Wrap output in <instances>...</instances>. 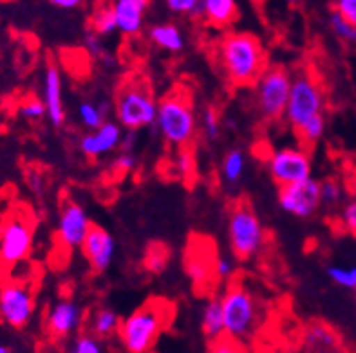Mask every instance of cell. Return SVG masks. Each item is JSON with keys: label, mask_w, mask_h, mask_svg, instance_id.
Returning <instances> with one entry per match:
<instances>
[{"label": "cell", "mask_w": 356, "mask_h": 353, "mask_svg": "<svg viewBox=\"0 0 356 353\" xmlns=\"http://www.w3.org/2000/svg\"><path fill=\"white\" fill-rule=\"evenodd\" d=\"M327 276L333 283H337L342 289H349L353 291L356 286V267H327Z\"/></svg>", "instance_id": "d6a6232c"}, {"label": "cell", "mask_w": 356, "mask_h": 353, "mask_svg": "<svg viewBox=\"0 0 356 353\" xmlns=\"http://www.w3.org/2000/svg\"><path fill=\"white\" fill-rule=\"evenodd\" d=\"M83 312L72 300H60L45 313V330L53 339H67L80 330Z\"/></svg>", "instance_id": "2e32d148"}, {"label": "cell", "mask_w": 356, "mask_h": 353, "mask_svg": "<svg viewBox=\"0 0 356 353\" xmlns=\"http://www.w3.org/2000/svg\"><path fill=\"white\" fill-rule=\"evenodd\" d=\"M217 62L232 87H253L268 67V54L257 36L234 31L217 45Z\"/></svg>", "instance_id": "6da1fadb"}, {"label": "cell", "mask_w": 356, "mask_h": 353, "mask_svg": "<svg viewBox=\"0 0 356 353\" xmlns=\"http://www.w3.org/2000/svg\"><path fill=\"white\" fill-rule=\"evenodd\" d=\"M324 107L325 101L321 83L309 71L298 72L291 80L288 105L284 110L286 123L293 130H297L307 119L324 114Z\"/></svg>", "instance_id": "52a82bcc"}, {"label": "cell", "mask_w": 356, "mask_h": 353, "mask_svg": "<svg viewBox=\"0 0 356 353\" xmlns=\"http://www.w3.org/2000/svg\"><path fill=\"white\" fill-rule=\"evenodd\" d=\"M174 166H176L177 177H181V179H192V177H195L197 162H195L194 150H192L190 146L179 148Z\"/></svg>", "instance_id": "4dcf8cb0"}, {"label": "cell", "mask_w": 356, "mask_h": 353, "mask_svg": "<svg viewBox=\"0 0 356 353\" xmlns=\"http://www.w3.org/2000/svg\"><path fill=\"white\" fill-rule=\"evenodd\" d=\"M9 352H11V348H9V346L0 345V353H9Z\"/></svg>", "instance_id": "bcb514c9"}, {"label": "cell", "mask_w": 356, "mask_h": 353, "mask_svg": "<svg viewBox=\"0 0 356 353\" xmlns=\"http://www.w3.org/2000/svg\"><path fill=\"white\" fill-rule=\"evenodd\" d=\"M339 13L356 24V0H334V8Z\"/></svg>", "instance_id": "b9f144b4"}, {"label": "cell", "mask_w": 356, "mask_h": 353, "mask_svg": "<svg viewBox=\"0 0 356 353\" xmlns=\"http://www.w3.org/2000/svg\"><path fill=\"white\" fill-rule=\"evenodd\" d=\"M44 103L47 110V119L53 126H62L65 123V105H63V81L62 72L54 63H47L44 72Z\"/></svg>", "instance_id": "ac0fdd59"}, {"label": "cell", "mask_w": 356, "mask_h": 353, "mask_svg": "<svg viewBox=\"0 0 356 353\" xmlns=\"http://www.w3.org/2000/svg\"><path fill=\"white\" fill-rule=\"evenodd\" d=\"M149 36L156 47L167 51V53H181L185 49V35L176 24H156L150 27Z\"/></svg>", "instance_id": "44dd1931"}, {"label": "cell", "mask_w": 356, "mask_h": 353, "mask_svg": "<svg viewBox=\"0 0 356 353\" xmlns=\"http://www.w3.org/2000/svg\"><path fill=\"white\" fill-rule=\"evenodd\" d=\"M221 304L226 336L241 346L248 345L261 322V309L253 292L243 283L234 282L222 294Z\"/></svg>", "instance_id": "5b68a950"}, {"label": "cell", "mask_w": 356, "mask_h": 353, "mask_svg": "<svg viewBox=\"0 0 356 353\" xmlns=\"http://www.w3.org/2000/svg\"><path fill=\"white\" fill-rule=\"evenodd\" d=\"M201 17L208 26L226 29L239 17V0H201Z\"/></svg>", "instance_id": "ffe728a7"}, {"label": "cell", "mask_w": 356, "mask_h": 353, "mask_svg": "<svg viewBox=\"0 0 356 353\" xmlns=\"http://www.w3.org/2000/svg\"><path fill=\"white\" fill-rule=\"evenodd\" d=\"M286 2H288L289 6H298L300 2H302V0H286Z\"/></svg>", "instance_id": "7dc6e473"}, {"label": "cell", "mask_w": 356, "mask_h": 353, "mask_svg": "<svg viewBox=\"0 0 356 353\" xmlns=\"http://www.w3.org/2000/svg\"><path fill=\"white\" fill-rule=\"evenodd\" d=\"M266 229L248 202H237L228 216V243L239 261H248L266 246Z\"/></svg>", "instance_id": "8992f818"}, {"label": "cell", "mask_w": 356, "mask_h": 353, "mask_svg": "<svg viewBox=\"0 0 356 353\" xmlns=\"http://www.w3.org/2000/svg\"><path fill=\"white\" fill-rule=\"evenodd\" d=\"M237 273V258L230 256H217L216 259V276L217 279H232Z\"/></svg>", "instance_id": "74e56055"}, {"label": "cell", "mask_w": 356, "mask_h": 353, "mask_svg": "<svg viewBox=\"0 0 356 353\" xmlns=\"http://www.w3.org/2000/svg\"><path fill=\"white\" fill-rule=\"evenodd\" d=\"M321 197L325 206H337L342 200V186L333 179L324 180L321 182Z\"/></svg>", "instance_id": "8d00e7d4"}, {"label": "cell", "mask_w": 356, "mask_h": 353, "mask_svg": "<svg viewBox=\"0 0 356 353\" xmlns=\"http://www.w3.org/2000/svg\"><path fill=\"white\" fill-rule=\"evenodd\" d=\"M35 313V294L31 286L8 282L0 286V319L15 330L26 328Z\"/></svg>", "instance_id": "30bf717a"}, {"label": "cell", "mask_w": 356, "mask_h": 353, "mask_svg": "<svg viewBox=\"0 0 356 353\" xmlns=\"http://www.w3.org/2000/svg\"><path fill=\"white\" fill-rule=\"evenodd\" d=\"M120 325H122V319H120V316L114 310L99 309L92 313L89 328L90 334H95L99 339H105V337H111L114 334H118Z\"/></svg>", "instance_id": "cb8c5ba5"}, {"label": "cell", "mask_w": 356, "mask_h": 353, "mask_svg": "<svg viewBox=\"0 0 356 353\" xmlns=\"http://www.w3.org/2000/svg\"><path fill=\"white\" fill-rule=\"evenodd\" d=\"M353 292H355V303H356V286H355V289H353Z\"/></svg>", "instance_id": "c3c4849f"}, {"label": "cell", "mask_w": 356, "mask_h": 353, "mask_svg": "<svg viewBox=\"0 0 356 353\" xmlns=\"http://www.w3.org/2000/svg\"><path fill=\"white\" fill-rule=\"evenodd\" d=\"M170 13L181 17H201V0H165Z\"/></svg>", "instance_id": "e575fe53"}, {"label": "cell", "mask_w": 356, "mask_h": 353, "mask_svg": "<svg viewBox=\"0 0 356 353\" xmlns=\"http://www.w3.org/2000/svg\"><path fill=\"white\" fill-rule=\"evenodd\" d=\"M291 80L293 78L284 67H266V71L253 83L255 108L262 119L279 121L284 117Z\"/></svg>", "instance_id": "ba28073f"}, {"label": "cell", "mask_w": 356, "mask_h": 353, "mask_svg": "<svg viewBox=\"0 0 356 353\" xmlns=\"http://www.w3.org/2000/svg\"><path fill=\"white\" fill-rule=\"evenodd\" d=\"M47 2H49L51 6H54V8L65 9V11H69V9H76L83 4V0H47Z\"/></svg>", "instance_id": "ee69618b"}, {"label": "cell", "mask_w": 356, "mask_h": 353, "mask_svg": "<svg viewBox=\"0 0 356 353\" xmlns=\"http://www.w3.org/2000/svg\"><path fill=\"white\" fill-rule=\"evenodd\" d=\"M114 114L125 130H141L154 125L158 114V99L152 85L143 74H129L120 83L114 99Z\"/></svg>", "instance_id": "277c9868"}, {"label": "cell", "mask_w": 356, "mask_h": 353, "mask_svg": "<svg viewBox=\"0 0 356 353\" xmlns=\"http://www.w3.org/2000/svg\"><path fill=\"white\" fill-rule=\"evenodd\" d=\"M136 162H138L136 161V155H132V153L127 152V150H122V153L114 159L113 170L120 175L131 173L136 168Z\"/></svg>", "instance_id": "ab89813d"}, {"label": "cell", "mask_w": 356, "mask_h": 353, "mask_svg": "<svg viewBox=\"0 0 356 353\" xmlns=\"http://www.w3.org/2000/svg\"><path fill=\"white\" fill-rule=\"evenodd\" d=\"M149 6L150 0H114L113 9L118 31L125 36L140 35Z\"/></svg>", "instance_id": "d6986e66"}, {"label": "cell", "mask_w": 356, "mask_h": 353, "mask_svg": "<svg viewBox=\"0 0 356 353\" xmlns=\"http://www.w3.org/2000/svg\"><path fill=\"white\" fill-rule=\"evenodd\" d=\"M72 353H102L104 352V345L102 339L96 337L95 334H87V336L76 337V341L72 343Z\"/></svg>", "instance_id": "d590c367"}, {"label": "cell", "mask_w": 356, "mask_h": 353, "mask_svg": "<svg viewBox=\"0 0 356 353\" xmlns=\"http://www.w3.org/2000/svg\"><path fill=\"white\" fill-rule=\"evenodd\" d=\"M210 348H212V352L216 353H234V352H239L241 345L239 343H235L234 339H230L228 336H222L221 339L210 343Z\"/></svg>", "instance_id": "60d3db41"}, {"label": "cell", "mask_w": 356, "mask_h": 353, "mask_svg": "<svg viewBox=\"0 0 356 353\" xmlns=\"http://www.w3.org/2000/svg\"><path fill=\"white\" fill-rule=\"evenodd\" d=\"M216 259L217 255L213 250L212 241L207 238L192 236L188 249H186V273L192 277V282L197 289H207L216 282Z\"/></svg>", "instance_id": "4fadbf2b"}, {"label": "cell", "mask_w": 356, "mask_h": 353, "mask_svg": "<svg viewBox=\"0 0 356 353\" xmlns=\"http://www.w3.org/2000/svg\"><path fill=\"white\" fill-rule=\"evenodd\" d=\"M122 150H127V152H131L132 148L136 146V130H127V134H123L122 137Z\"/></svg>", "instance_id": "f6af8a7d"}, {"label": "cell", "mask_w": 356, "mask_h": 353, "mask_svg": "<svg viewBox=\"0 0 356 353\" xmlns=\"http://www.w3.org/2000/svg\"><path fill=\"white\" fill-rule=\"evenodd\" d=\"M244 166H246V157L241 150H232L225 155L222 159V179L226 182L235 184L237 180H241L244 173Z\"/></svg>", "instance_id": "f546056e"}, {"label": "cell", "mask_w": 356, "mask_h": 353, "mask_svg": "<svg viewBox=\"0 0 356 353\" xmlns=\"http://www.w3.org/2000/svg\"><path fill=\"white\" fill-rule=\"evenodd\" d=\"M170 264V249L161 241H154L147 247L143 256V267L147 273L161 274Z\"/></svg>", "instance_id": "d4e9b609"}, {"label": "cell", "mask_w": 356, "mask_h": 353, "mask_svg": "<svg viewBox=\"0 0 356 353\" xmlns=\"http://www.w3.org/2000/svg\"><path fill=\"white\" fill-rule=\"evenodd\" d=\"M154 125L170 146H190L197 135V114L192 92L185 87H176L159 99Z\"/></svg>", "instance_id": "3957f363"}, {"label": "cell", "mask_w": 356, "mask_h": 353, "mask_svg": "<svg viewBox=\"0 0 356 353\" xmlns=\"http://www.w3.org/2000/svg\"><path fill=\"white\" fill-rule=\"evenodd\" d=\"M298 141L304 144V146H312V144L318 143L325 132V117L324 114H318V116L307 119L306 123L298 126L297 130Z\"/></svg>", "instance_id": "83f0119b"}, {"label": "cell", "mask_w": 356, "mask_h": 353, "mask_svg": "<svg viewBox=\"0 0 356 353\" xmlns=\"http://www.w3.org/2000/svg\"><path fill=\"white\" fill-rule=\"evenodd\" d=\"M108 107L105 103H92V101H83L78 107V119L87 130H96L107 121Z\"/></svg>", "instance_id": "484cf974"}, {"label": "cell", "mask_w": 356, "mask_h": 353, "mask_svg": "<svg viewBox=\"0 0 356 353\" xmlns=\"http://www.w3.org/2000/svg\"><path fill=\"white\" fill-rule=\"evenodd\" d=\"M201 330H203L208 343H213V341L226 336L225 313H222L221 300L212 298V300L207 301L203 309V316H201Z\"/></svg>", "instance_id": "7402d4cb"}, {"label": "cell", "mask_w": 356, "mask_h": 353, "mask_svg": "<svg viewBox=\"0 0 356 353\" xmlns=\"http://www.w3.org/2000/svg\"><path fill=\"white\" fill-rule=\"evenodd\" d=\"M174 319V304L165 300H150L123 319L118 337L129 353H147L158 343L163 330Z\"/></svg>", "instance_id": "7a4b0ae2"}, {"label": "cell", "mask_w": 356, "mask_h": 353, "mask_svg": "<svg viewBox=\"0 0 356 353\" xmlns=\"http://www.w3.org/2000/svg\"><path fill=\"white\" fill-rule=\"evenodd\" d=\"M268 171L277 186L300 182L312 177L313 166L309 153L304 148L286 146L273 152L268 159Z\"/></svg>", "instance_id": "8fae6325"}, {"label": "cell", "mask_w": 356, "mask_h": 353, "mask_svg": "<svg viewBox=\"0 0 356 353\" xmlns=\"http://www.w3.org/2000/svg\"><path fill=\"white\" fill-rule=\"evenodd\" d=\"M122 137V125L114 123V121H105L104 125L96 130H89V134L80 139V152L87 159H102L120 148Z\"/></svg>", "instance_id": "e0dca14e"}, {"label": "cell", "mask_w": 356, "mask_h": 353, "mask_svg": "<svg viewBox=\"0 0 356 353\" xmlns=\"http://www.w3.org/2000/svg\"><path fill=\"white\" fill-rule=\"evenodd\" d=\"M90 31L98 33L99 36H108L118 31L113 4H102L95 9L90 17Z\"/></svg>", "instance_id": "4316f807"}, {"label": "cell", "mask_w": 356, "mask_h": 353, "mask_svg": "<svg viewBox=\"0 0 356 353\" xmlns=\"http://www.w3.org/2000/svg\"><path fill=\"white\" fill-rule=\"evenodd\" d=\"M340 224H342L343 231H348L349 234L356 236V198L349 200L348 204L342 207V213H340Z\"/></svg>", "instance_id": "f35d334b"}, {"label": "cell", "mask_w": 356, "mask_h": 353, "mask_svg": "<svg viewBox=\"0 0 356 353\" xmlns=\"http://www.w3.org/2000/svg\"><path fill=\"white\" fill-rule=\"evenodd\" d=\"M80 249L81 255L86 256L89 267L95 273L102 274L113 265L114 256H116V241L107 229L99 227V225H90Z\"/></svg>", "instance_id": "9a60e30c"}, {"label": "cell", "mask_w": 356, "mask_h": 353, "mask_svg": "<svg viewBox=\"0 0 356 353\" xmlns=\"http://www.w3.org/2000/svg\"><path fill=\"white\" fill-rule=\"evenodd\" d=\"M330 29L340 42L343 44L353 45L356 44V24H353L351 20L343 17L342 13H339L337 9H333L330 13Z\"/></svg>", "instance_id": "f1b7e54d"}, {"label": "cell", "mask_w": 356, "mask_h": 353, "mask_svg": "<svg viewBox=\"0 0 356 353\" xmlns=\"http://www.w3.org/2000/svg\"><path fill=\"white\" fill-rule=\"evenodd\" d=\"M201 126H203L204 137L216 141L221 135V116L213 107H207L201 116Z\"/></svg>", "instance_id": "1f68e13d"}, {"label": "cell", "mask_w": 356, "mask_h": 353, "mask_svg": "<svg viewBox=\"0 0 356 353\" xmlns=\"http://www.w3.org/2000/svg\"><path fill=\"white\" fill-rule=\"evenodd\" d=\"M18 114L27 121H40L47 117V110H45L44 99L38 98H27L22 103L18 105Z\"/></svg>", "instance_id": "836d02e7"}, {"label": "cell", "mask_w": 356, "mask_h": 353, "mask_svg": "<svg viewBox=\"0 0 356 353\" xmlns=\"http://www.w3.org/2000/svg\"><path fill=\"white\" fill-rule=\"evenodd\" d=\"M279 206L295 218H312L322 206L321 182L309 177L300 182L280 186Z\"/></svg>", "instance_id": "7c38bea8"}, {"label": "cell", "mask_w": 356, "mask_h": 353, "mask_svg": "<svg viewBox=\"0 0 356 353\" xmlns=\"http://www.w3.org/2000/svg\"><path fill=\"white\" fill-rule=\"evenodd\" d=\"M35 225L29 216L17 213L0 225V265L15 267L29 258Z\"/></svg>", "instance_id": "9c48e42d"}, {"label": "cell", "mask_w": 356, "mask_h": 353, "mask_svg": "<svg viewBox=\"0 0 356 353\" xmlns=\"http://www.w3.org/2000/svg\"><path fill=\"white\" fill-rule=\"evenodd\" d=\"M306 343L315 352H333L339 348V336L324 322H313L306 332Z\"/></svg>", "instance_id": "603a6c76"}, {"label": "cell", "mask_w": 356, "mask_h": 353, "mask_svg": "<svg viewBox=\"0 0 356 353\" xmlns=\"http://www.w3.org/2000/svg\"><path fill=\"white\" fill-rule=\"evenodd\" d=\"M86 47L89 49V53L92 56H98V54L104 53V44H102V36L98 33L90 31L89 35L86 36Z\"/></svg>", "instance_id": "7bdbcfd3"}, {"label": "cell", "mask_w": 356, "mask_h": 353, "mask_svg": "<svg viewBox=\"0 0 356 353\" xmlns=\"http://www.w3.org/2000/svg\"><path fill=\"white\" fill-rule=\"evenodd\" d=\"M90 218L87 211L76 202H65L60 209L58 225H56V238L65 249H76L81 246L90 229Z\"/></svg>", "instance_id": "5bb4252c"}]
</instances>
